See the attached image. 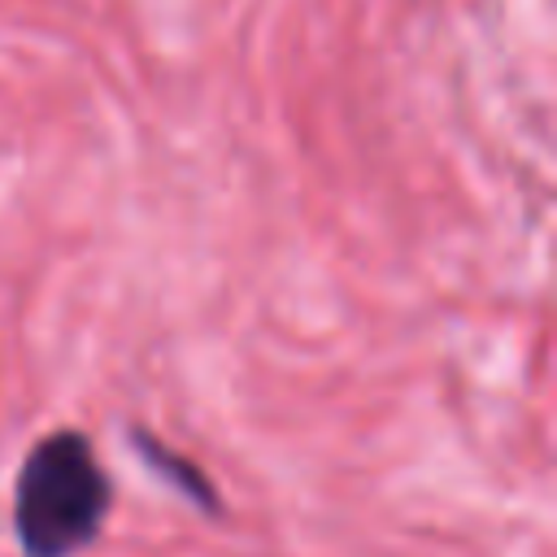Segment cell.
Here are the masks:
<instances>
[{
  "instance_id": "1",
  "label": "cell",
  "mask_w": 557,
  "mask_h": 557,
  "mask_svg": "<svg viewBox=\"0 0 557 557\" xmlns=\"http://www.w3.org/2000/svg\"><path fill=\"white\" fill-rule=\"evenodd\" d=\"M109 513V474L83 431L44 435L13 487V531L26 557H74Z\"/></svg>"
}]
</instances>
